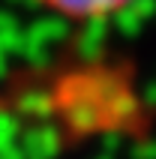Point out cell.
<instances>
[{
  "label": "cell",
  "instance_id": "6da1fadb",
  "mask_svg": "<svg viewBox=\"0 0 156 159\" xmlns=\"http://www.w3.org/2000/svg\"><path fill=\"white\" fill-rule=\"evenodd\" d=\"M33 3L63 21L90 24V21H105V18L120 15L129 6H135L138 0H33Z\"/></svg>",
  "mask_w": 156,
  "mask_h": 159
}]
</instances>
